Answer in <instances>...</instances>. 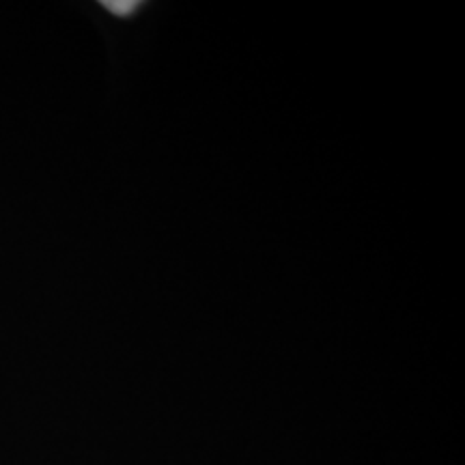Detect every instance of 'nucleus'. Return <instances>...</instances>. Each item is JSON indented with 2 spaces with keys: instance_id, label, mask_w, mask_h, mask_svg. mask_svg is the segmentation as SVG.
Instances as JSON below:
<instances>
[{
  "instance_id": "f257e3e1",
  "label": "nucleus",
  "mask_w": 465,
  "mask_h": 465,
  "mask_svg": "<svg viewBox=\"0 0 465 465\" xmlns=\"http://www.w3.org/2000/svg\"><path fill=\"white\" fill-rule=\"evenodd\" d=\"M102 5L114 15H130L132 11L138 7V3H102Z\"/></svg>"
}]
</instances>
